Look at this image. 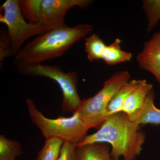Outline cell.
<instances>
[{
  "mask_svg": "<svg viewBox=\"0 0 160 160\" xmlns=\"http://www.w3.org/2000/svg\"><path fill=\"white\" fill-rule=\"evenodd\" d=\"M140 125L131 121L123 112L107 118L96 132L86 135L77 146L93 143H105L111 146V158L135 160L141 153L146 134Z\"/></svg>",
  "mask_w": 160,
  "mask_h": 160,
  "instance_id": "6da1fadb",
  "label": "cell"
},
{
  "mask_svg": "<svg viewBox=\"0 0 160 160\" xmlns=\"http://www.w3.org/2000/svg\"><path fill=\"white\" fill-rule=\"evenodd\" d=\"M90 24L74 27L65 24L37 36L27 43L15 56L16 66L41 64L63 55L69 48L92 32Z\"/></svg>",
  "mask_w": 160,
  "mask_h": 160,
  "instance_id": "7a4b0ae2",
  "label": "cell"
},
{
  "mask_svg": "<svg viewBox=\"0 0 160 160\" xmlns=\"http://www.w3.org/2000/svg\"><path fill=\"white\" fill-rule=\"evenodd\" d=\"M26 103L30 120L46 139L58 138L77 146L87 135L89 129L77 112L70 117L59 116L57 118L50 119L37 108L31 99L26 98Z\"/></svg>",
  "mask_w": 160,
  "mask_h": 160,
  "instance_id": "3957f363",
  "label": "cell"
},
{
  "mask_svg": "<svg viewBox=\"0 0 160 160\" xmlns=\"http://www.w3.org/2000/svg\"><path fill=\"white\" fill-rule=\"evenodd\" d=\"M130 78L126 70L115 72L104 82L102 89L94 96L82 100L76 112L88 129L101 127L107 118L106 110L112 99Z\"/></svg>",
  "mask_w": 160,
  "mask_h": 160,
  "instance_id": "277c9868",
  "label": "cell"
},
{
  "mask_svg": "<svg viewBox=\"0 0 160 160\" xmlns=\"http://www.w3.org/2000/svg\"><path fill=\"white\" fill-rule=\"evenodd\" d=\"M91 0H19L23 17L30 23H42L51 29L65 25L69 9L86 8Z\"/></svg>",
  "mask_w": 160,
  "mask_h": 160,
  "instance_id": "5b68a950",
  "label": "cell"
},
{
  "mask_svg": "<svg viewBox=\"0 0 160 160\" xmlns=\"http://www.w3.org/2000/svg\"><path fill=\"white\" fill-rule=\"evenodd\" d=\"M20 73L30 77L49 78L56 82L62 93L61 109L64 113L77 111L82 100L77 90V72L73 71L65 72L59 66L30 64L16 66Z\"/></svg>",
  "mask_w": 160,
  "mask_h": 160,
  "instance_id": "8992f818",
  "label": "cell"
},
{
  "mask_svg": "<svg viewBox=\"0 0 160 160\" xmlns=\"http://www.w3.org/2000/svg\"><path fill=\"white\" fill-rule=\"evenodd\" d=\"M0 22L8 28L9 38L15 56L27 40L43 34L51 29L42 23L28 22L23 17L19 0H6L1 6Z\"/></svg>",
  "mask_w": 160,
  "mask_h": 160,
  "instance_id": "52a82bcc",
  "label": "cell"
},
{
  "mask_svg": "<svg viewBox=\"0 0 160 160\" xmlns=\"http://www.w3.org/2000/svg\"><path fill=\"white\" fill-rule=\"evenodd\" d=\"M136 60L139 67L153 75L160 85V31L146 42Z\"/></svg>",
  "mask_w": 160,
  "mask_h": 160,
  "instance_id": "ba28073f",
  "label": "cell"
},
{
  "mask_svg": "<svg viewBox=\"0 0 160 160\" xmlns=\"http://www.w3.org/2000/svg\"><path fill=\"white\" fill-rule=\"evenodd\" d=\"M153 86L146 80H141L138 86L129 95L123 104L122 112L126 113L131 121L142 110L147 96Z\"/></svg>",
  "mask_w": 160,
  "mask_h": 160,
  "instance_id": "9c48e42d",
  "label": "cell"
},
{
  "mask_svg": "<svg viewBox=\"0 0 160 160\" xmlns=\"http://www.w3.org/2000/svg\"><path fill=\"white\" fill-rule=\"evenodd\" d=\"M110 148L105 143H93L77 146L78 160H111Z\"/></svg>",
  "mask_w": 160,
  "mask_h": 160,
  "instance_id": "30bf717a",
  "label": "cell"
},
{
  "mask_svg": "<svg viewBox=\"0 0 160 160\" xmlns=\"http://www.w3.org/2000/svg\"><path fill=\"white\" fill-rule=\"evenodd\" d=\"M154 98V92L152 89L147 96L142 110L132 121L139 125H160V109L155 106Z\"/></svg>",
  "mask_w": 160,
  "mask_h": 160,
  "instance_id": "8fae6325",
  "label": "cell"
},
{
  "mask_svg": "<svg viewBox=\"0 0 160 160\" xmlns=\"http://www.w3.org/2000/svg\"><path fill=\"white\" fill-rule=\"evenodd\" d=\"M122 41L117 38L110 45L107 46L103 51L102 59L107 65L117 64L129 62L132 58L131 52L123 51L121 49Z\"/></svg>",
  "mask_w": 160,
  "mask_h": 160,
  "instance_id": "7c38bea8",
  "label": "cell"
},
{
  "mask_svg": "<svg viewBox=\"0 0 160 160\" xmlns=\"http://www.w3.org/2000/svg\"><path fill=\"white\" fill-rule=\"evenodd\" d=\"M142 80H130L114 95L106 110L107 118L122 112V107L129 94L138 86Z\"/></svg>",
  "mask_w": 160,
  "mask_h": 160,
  "instance_id": "4fadbf2b",
  "label": "cell"
},
{
  "mask_svg": "<svg viewBox=\"0 0 160 160\" xmlns=\"http://www.w3.org/2000/svg\"><path fill=\"white\" fill-rule=\"evenodd\" d=\"M22 153V147L18 142L0 135V160H16Z\"/></svg>",
  "mask_w": 160,
  "mask_h": 160,
  "instance_id": "5bb4252c",
  "label": "cell"
},
{
  "mask_svg": "<svg viewBox=\"0 0 160 160\" xmlns=\"http://www.w3.org/2000/svg\"><path fill=\"white\" fill-rule=\"evenodd\" d=\"M85 47L87 59L90 62L102 59L106 45L98 35L92 33L85 40Z\"/></svg>",
  "mask_w": 160,
  "mask_h": 160,
  "instance_id": "9a60e30c",
  "label": "cell"
},
{
  "mask_svg": "<svg viewBox=\"0 0 160 160\" xmlns=\"http://www.w3.org/2000/svg\"><path fill=\"white\" fill-rule=\"evenodd\" d=\"M64 142L58 138L46 139L44 146L38 153L37 160H58Z\"/></svg>",
  "mask_w": 160,
  "mask_h": 160,
  "instance_id": "2e32d148",
  "label": "cell"
},
{
  "mask_svg": "<svg viewBox=\"0 0 160 160\" xmlns=\"http://www.w3.org/2000/svg\"><path fill=\"white\" fill-rule=\"evenodd\" d=\"M142 7L147 19V31L151 32L160 21V0H145Z\"/></svg>",
  "mask_w": 160,
  "mask_h": 160,
  "instance_id": "e0dca14e",
  "label": "cell"
},
{
  "mask_svg": "<svg viewBox=\"0 0 160 160\" xmlns=\"http://www.w3.org/2000/svg\"><path fill=\"white\" fill-rule=\"evenodd\" d=\"M15 56L9 33L7 30L2 29L0 32V62L1 66L6 58Z\"/></svg>",
  "mask_w": 160,
  "mask_h": 160,
  "instance_id": "ac0fdd59",
  "label": "cell"
},
{
  "mask_svg": "<svg viewBox=\"0 0 160 160\" xmlns=\"http://www.w3.org/2000/svg\"><path fill=\"white\" fill-rule=\"evenodd\" d=\"M76 147L75 144L64 142L58 160H78Z\"/></svg>",
  "mask_w": 160,
  "mask_h": 160,
  "instance_id": "d6986e66",
  "label": "cell"
},
{
  "mask_svg": "<svg viewBox=\"0 0 160 160\" xmlns=\"http://www.w3.org/2000/svg\"><path fill=\"white\" fill-rule=\"evenodd\" d=\"M111 160H118L113 159L112 158V159Z\"/></svg>",
  "mask_w": 160,
  "mask_h": 160,
  "instance_id": "ffe728a7",
  "label": "cell"
}]
</instances>
